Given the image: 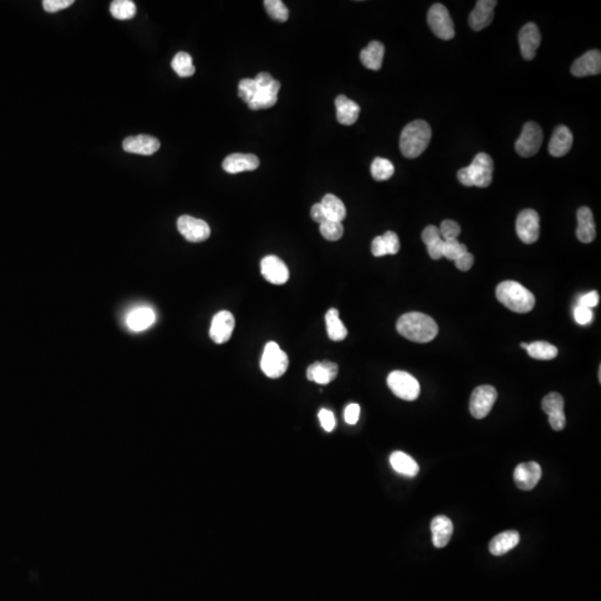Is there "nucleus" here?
<instances>
[{
    "mask_svg": "<svg viewBox=\"0 0 601 601\" xmlns=\"http://www.w3.org/2000/svg\"><path fill=\"white\" fill-rule=\"evenodd\" d=\"M493 161L486 153H479L468 167L458 172V180L462 185L488 187L493 182Z\"/></svg>",
    "mask_w": 601,
    "mask_h": 601,
    "instance_id": "nucleus-4",
    "label": "nucleus"
},
{
    "mask_svg": "<svg viewBox=\"0 0 601 601\" xmlns=\"http://www.w3.org/2000/svg\"><path fill=\"white\" fill-rule=\"evenodd\" d=\"M427 24L436 37L443 40H450L456 35L453 21L447 7L441 3H434L427 12Z\"/></svg>",
    "mask_w": 601,
    "mask_h": 601,
    "instance_id": "nucleus-7",
    "label": "nucleus"
},
{
    "mask_svg": "<svg viewBox=\"0 0 601 601\" xmlns=\"http://www.w3.org/2000/svg\"><path fill=\"white\" fill-rule=\"evenodd\" d=\"M439 231L443 241H451V239H458V236L461 233V227L457 222L445 220L441 223Z\"/></svg>",
    "mask_w": 601,
    "mask_h": 601,
    "instance_id": "nucleus-41",
    "label": "nucleus"
},
{
    "mask_svg": "<svg viewBox=\"0 0 601 601\" xmlns=\"http://www.w3.org/2000/svg\"><path fill=\"white\" fill-rule=\"evenodd\" d=\"M577 221V239L582 243L593 242L596 237V224L591 209L586 207L578 209Z\"/></svg>",
    "mask_w": 601,
    "mask_h": 601,
    "instance_id": "nucleus-22",
    "label": "nucleus"
},
{
    "mask_svg": "<svg viewBox=\"0 0 601 601\" xmlns=\"http://www.w3.org/2000/svg\"><path fill=\"white\" fill-rule=\"evenodd\" d=\"M543 475L541 467L534 461L520 463L513 472L515 484L522 491H530L534 489Z\"/></svg>",
    "mask_w": 601,
    "mask_h": 601,
    "instance_id": "nucleus-12",
    "label": "nucleus"
},
{
    "mask_svg": "<svg viewBox=\"0 0 601 601\" xmlns=\"http://www.w3.org/2000/svg\"><path fill=\"white\" fill-rule=\"evenodd\" d=\"M339 366L335 363L330 361H322L314 362L309 366L307 371V377L309 381H313L318 384H329L338 377Z\"/></svg>",
    "mask_w": 601,
    "mask_h": 601,
    "instance_id": "nucleus-20",
    "label": "nucleus"
},
{
    "mask_svg": "<svg viewBox=\"0 0 601 601\" xmlns=\"http://www.w3.org/2000/svg\"><path fill=\"white\" fill-rule=\"evenodd\" d=\"M384 239V248H386V254L390 255H395L400 250V241L394 232L389 231L382 235Z\"/></svg>",
    "mask_w": 601,
    "mask_h": 601,
    "instance_id": "nucleus-42",
    "label": "nucleus"
},
{
    "mask_svg": "<svg viewBox=\"0 0 601 601\" xmlns=\"http://www.w3.org/2000/svg\"><path fill=\"white\" fill-rule=\"evenodd\" d=\"M335 108L336 118L340 124L346 126L353 125L357 121L361 112L359 105L353 100L349 99L344 95H339L335 98Z\"/></svg>",
    "mask_w": 601,
    "mask_h": 601,
    "instance_id": "nucleus-25",
    "label": "nucleus"
},
{
    "mask_svg": "<svg viewBox=\"0 0 601 601\" xmlns=\"http://www.w3.org/2000/svg\"><path fill=\"white\" fill-rule=\"evenodd\" d=\"M574 136L568 127L560 125L551 136L549 142V153L554 157H563L571 150Z\"/></svg>",
    "mask_w": 601,
    "mask_h": 601,
    "instance_id": "nucleus-21",
    "label": "nucleus"
},
{
    "mask_svg": "<svg viewBox=\"0 0 601 601\" xmlns=\"http://www.w3.org/2000/svg\"><path fill=\"white\" fill-rule=\"evenodd\" d=\"M384 57V46L382 43L373 42L368 45V47L364 48L360 54V59L362 62L363 66H366L368 69L372 71H379L382 67Z\"/></svg>",
    "mask_w": 601,
    "mask_h": 601,
    "instance_id": "nucleus-28",
    "label": "nucleus"
},
{
    "mask_svg": "<svg viewBox=\"0 0 601 601\" xmlns=\"http://www.w3.org/2000/svg\"><path fill=\"white\" fill-rule=\"evenodd\" d=\"M254 80H255V83H257L259 89H266V87H268V86L271 85V84L274 82V78L271 76V74L263 71V73H259V74L254 78Z\"/></svg>",
    "mask_w": 601,
    "mask_h": 601,
    "instance_id": "nucleus-51",
    "label": "nucleus"
},
{
    "mask_svg": "<svg viewBox=\"0 0 601 601\" xmlns=\"http://www.w3.org/2000/svg\"><path fill=\"white\" fill-rule=\"evenodd\" d=\"M397 330L412 342L427 343L436 339L439 327L431 316L420 312H410L399 318Z\"/></svg>",
    "mask_w": 601,
    "mask_h": 601,
    "instance_id": "nucleus-1",
    "label": "nucleus"
},
{
    "mask_svg": "<svg viewBox=\"0 0 601 601\" xmlns=\"http://www.w3.org/2000/svg\"><path fill=\"white\" fill-rule=\"evenodd\" d=\"M388 386L393 394L405 401H414L419 398L421 388L416 377L408 372L393 371L388 377Z\"/></svg>",
    "mask_w": 601,
    "mask_h": 601,
    "instance_id": "nucleus-6",
    "label": "nucleus"
},
{
    "mask_svg": "<svg viewBox=\"0 0 601 601\" xmlns=\"http://www.w3.org/2000/svg\"><path fill=\"white\" fill-rule=\"evenodd\" d=\"M311 216H312L313 220L318 223V224H322L323 222L327 221V217H325V212H323V209H322L321 203L314 204L312 207V209H311Z\"/></svg>",
    "mask_w": 601,
    "mask_h": 601,
    "instance_id": "nucleus-52",
    "label": "nucleus"
},
{
    "mask_svg": "<svg viewBox=\"0 0 601 601\" xmlns=\"http://www.w3.org/2000/svg\"><path fill=\"white\" fill-rule=\"evenodd\" d=\"M473 262H475V257L472 255L471 253L463 254L459 259H456L454 263H456V266L459 268L460 271L467 272L472 268L473 266Z\"/></svg>",
    "mask_w": 601,
    "mask_h": 601,
    "instance_id": "nucleus-47",
    "label": "nucleus"
},
{
    "mask_svg": "<svg viewBox=\"0 0 601 601\" xmlns=\"http://www.w3.org/2000/svg\"><path fill=\"white\" fill-rule=\"evenodd\" d=\"M394 174V166L389 159L377 157L371 165V175L377 182H384L391 178Z\"/></svg>",
    "mask_w": 601,
    "mask_h": 601,
    "instance_id": "nucleus-34",
    "label": "nucleus"
},
{
    "mask_svg": "<svg viewBox=\"0 0 601 601\" xmlns=\"http://www.w3.org/2000/svg\"><path fill=\"white\" fill-rule=\"evenodd\" d=\"M565 400L563 395L557 392L549 393L543 400V410L548 416H563Z\"/></svg>",
    "mask_w": 601,
    "mask_h": 601,
    "instance_id": "nucleus-36",
    "label": "nucleus"
},
{
    "mask_svg": "<svg viewBox=\"0 0 601 601\" xmlns=\"http://www.w3.org/2000/svg\"><path fill=\"white\" fill-rule=\"evenodd\" d=\"M575 318L579 325H588L593 318V312H591V309H587V307H578L575 309Z\"/></svg>",
    "mask_w": 601,
    "mask_h": 601,
    "instance_id": "nucleus-48",
    "label": "nucleus"
},
{
    "mask_svg": "<svg viewBox=\"0 0 601 601\" xmlns=\"http://www.w3.org/2000/svg\"><path fill=\"white\" fill-rule=\"evenodd\" d=\"M318 419H320V422H321L322 427H323L327 432H331V431L334 430L336 422L335 416H334L332 411L327 409H322L321 411L318 412Z\"/></svg>",
    "mask_w": 601,
    "mask_h": 601,
    "instance_id": "nucleus-44",
    "label": "nucleus"
},
{
    "mask_svg": "<svg viewBox=\"0 0 601 601\" xmlns=\"http://www.w3.org/2000/svg\"><path fill=\"white\" fill-rule=\"evenodd\" d=\"M156 321V314L153 309L148 307H139L130 311L127 316V327L134 332L148 330V327Z\"/></svg>",
    "mask_w": 601,
    "mask_h": 601,
    "instance_id": "nucleus-24",
    "label": "nucleus"
},
{
    "mask_svg": "<svg viewBox=\"0 0 601 601\" xmlns=\"http://www.w3.org/2000/svg\"><path fill=\"white\" fill-rule=\"evenodd\" d=\"M571 73L576 77L591 76L601 73V53L593 49L579 57L571 66Z\"/></svg>",
    "mask_w": 601,
    "mask_h": 601,
    "instance_id": "nucleus-17",
    "label": "nucleus"
},
{
    "mask_svg": "<svg viewBox=\"0 0 601 601\" xmlns=\"http://www.w3.org/2000/svg\"><path fill=\"white\" fill-rule=\"evenodd\" d=\"M257 92V85L255 80L244 78L239 84V96L244 103L248 104L253 99Z\"/></svg>",
    "mask_w": 601,
    "mask_h": 601,
    "instance_id": "nucleus-40",
    "label": "nucleus"
},
{
    "mask_svg": "<svg viewBox=\"0 0 601 601\" xmlns=\"http://www.w3.org/2000/svg\"><path fill=\"white\" fill-rule=\"evenodd\" d=\"M177 228L189 242H204L211 235V228L207 222L193 216H180L177 221Z\"/></svg>",
    "mask_w": 601,
    "mask_h": 601,
    "instance_id": "nucleus-11",
    "label": "nucleus"
},
{
    "mask_svg": "<svg viewBox=\"0 0 601 601\" xmlns=\"http://www.w3.org/2000/svg\"><path fill=\"white\" fill-rule=\"evenodd\" d=\"M259 161L253 154H231L223 162V168L228 174H239L242 172L255 171Z\"/></svg>",
    "mask_w": 601,
    "mask_h": 601,
    "instance_id": "nucleus-19",
    "label": "nucleus"
},
{
    "mask_svg": "<svg viewBox=\"0 0 601 601\" xmlns=\"http://www.w3.org/2000/svg\"><path fill=\"white\" fill-rule=\"evenodd\" d=\"M527 352L531 357L543 361L554 359L558 355V349L545 341H537L528 344Z\"/></svg>",
    "mask_w": 601,
    "mask_h": 601,
    "instance_id": "nucleus-32",
    "label": "nucleus"
},
{
    "mask_svg": "<svg viewBox=\"0 0 601 601\" xmlns=\"http://www.w3.org/2000/svg\"><path fill=\"white\" fill-rule=\"evenodd\" d=\"M110 14L119 21L132 19L136 15V5L130 0H115L110 3Z\"/></svg>",
    "mask_w": 601,
    "mask_h": 601,
    "instance_id": "nucleus-35",
    "label": "nucleus"
},
{
    "mask_svg": "<svg viewBox=\"0 0 601 601\" xmlns=\"http://www.w3.org/2000/svg\"><path fill=\"white\" fill-rule=\"evenodd\" d=\"M289 368V357L284 351L281 350L279 344L275 342H268L266 345L261 359V368L266 377L277 379L285 373Z\"/></svg>",
    "mask_w": 601,
    "mask_h": 601,
    "instance_id": "nucleus-5",
    "label": "nucleus"
},
{
    "mask_svg": "<svg viewBox=\"0 0 601 601\" xmlns=\"http://www.w3.org/2000/svg\"><path fill=\"white\" fill-rule=\"evenodd\" d=\"M498 398L497 390L491 386H478L470 398V413L475 419H484L493 410Z\"/></svg>",
    "mask_w": 601,
    "mask_h": 601,
    "instance_id": "nucleus-9",
    "label": "nucleus"
},
{
    "mask_svg": "<svg viewBox=\"0 0 601 601\" xmlns=\"http://www.w3.org/2000/svg\"><path fill=\"white\" fill-rule=\"evenodd\" d=\"M159 148L161 143L153 136H130L123 142V148L128 153L139 154L145 156H150L156 153Z\"/></svg>",
    "mask_w": 601,
    "mask_h": 601,
    "instance_id": "nucleus-18",
    "label": "nucleus"
},
{
    "mask_svg": "<svg viewBox=\"0 0 601 601\" xmlns=\"http://www.w3.org/2000/svg\"><path fill=\"white\" fill-rule=\"evenodd\" d=\"M235 327V318L228 311H221L214 316L209 329V336L217 344H223L231 339Z\"/></svg>",
    "mask_w": 601,
    "mask_h": 601,
    "instance_id": "nucleus-13",
    "label": "nucleus"
},
{
    "mask_svg": "<svg viewBox=\"0 0 601 601\" xmlns=\"http://www.w3.org/2000/svg\"><path fill=\"white\" fill-rule=\"evenodd\" d=\"M543 142V133L541 127L534 121H529L522 128L515 148L520 156H534L539 152Z\"/></svg>",
    "mask_w": 601,
    "mask_h": 601,
    "instance_id": "nucleus-8",
    "label": "nucleus"
},
{
    "mask_svg": "<svg viewBox=\"0 0 601 601\" xmlns=\"http://www.w3.org/2000/svg\"><path fill=\"white\" fill-rule=\"evenodd\" d=\"M320 232L327 241H339L344 233V227L341 222L327 221L320 224Z\"/></svg>",
    "mask_w": 601,
    "mask_h": 601,
    "instance_id": "nucleus-38",
    "label": "nucleus"
},
{
    "mask_svg": "<svg viewBox=\"0 0 601 601\" xmlns=\"http://www.w3.org/2000/svg\"><path fill=\"white\" fill-rule=\"evenodd\" d=\"M172 68L180 77H191L195 74L192 57L185 51H180L175 55L172 60Z\"/></svg>",
    "mask_w": 601,
    "mask_h": 601,
    "instance_id": "nucleus-33",
    "label": "nucleus"
},
{
    "mask_svg": "<svg viewBox=\"0 0 601 601\" xmlns=\"http://www.w3.org/2000/svg\"><path fill=\"white\" fill-rule=\"evenodd\" d=\"M261 272L266 281L275 285L286 283L290 277L285 263L275 255H268L262 259Z\"/></svg>",
    "mask_w": 601,
    "mask_h": 601,
    "instance_id": "nucleus-14",
    "label": "nucleus"
},
{
    "mask_svg": "<svg viewBox=\"0 0 601 601\" xmlns=\"http://www.w3.org/2000/svg\"><path fill=\"white\" fill-rule=\"evenodd\" d=\"M432 130L430 125L422 119H416L404 127L400 136V150L407 158L420 156L430 143Z\"/></svg>",
    "mask_w": 601,
    "mask_h": 601,
    "instance_id": "nucleus-2",
    "label": "nucleus"
},
{
    "mask_svg": "<svg viewBox=\"0 0 601 601\" xmlns=\"http://www.w3.org/2000/svg\"><path fill=\"white\" fill-rule=\"evenodd\" d=\"M520 536L515 530L504 531L497 534L489 543V550L493 556H504L518 545Z\"/></svg>",
    "mask_w": 601,
    "mask_h": 601,
    "instance_id": "nucleus-27",
    "label": "nucleus"
},
{
    "mask_svg": "<svg viewBox=\"0 0 601 601\" xmlns=\"http://www.w3.org/2000/svg\"><path fill=\"white\" fill-rule=\"evenodd\" d=\"M498 1L495 0H479L475 9L469 16V25L475 32L484 30L493 23V12Z\"/></svg>",
    "mask_w": 601,
    "mask_h": 601,
    "instance_id": "nucleus-16",
    "label": "nucleus"
},
{
    "mask_svg": "<svg viewBox=\"0 0 601 601\" xmlns=\"http://www.w3.org/2000/svg\"><path fill=\"white\" fill-rule=\"evenodd\" d=\"M360 405L357 403L349 404L348 407L345 408L344 420L348 425H357L360 418Z\"/></svg>",
    "mask_w": 601,
    "mask_h": 601,
    "instance_id": "nucleus-46",
    "label": "nucleus"
},
{
    "mask_svg": "<svg viewBox=\"0 0 601 601\" xmlns=\"http://www.w3.org/2000/svg\"><path fill=\"white\" fill-rule=\"evenodd\" d=\"M443 244H445V241L441 239L439 241H436V242L432 243V244L427 245V252L430 254L431 259H440L441 257H443Z\"/></svg>",
    "mask_w": 601,
    "mask_h": 601,
    "instance_id": "nucleus-50",
    "label": "nucleus"
},
{
    "mask_svg": "<svg viewBox=\"0 0 601 601\" xmlns=\"http://www.w3.org/2000/svg\"><path fill=\"white\" fill-rule=\"evenodd\" d=\"M495 295L500 303L516 313H528L536 305L534 295L516 281H504L497 286Z\"/></svg>",
    "mask_w": 601,
    "mask_h": 601,
    "instance_id": "nucleus-3",
    "label": "nucleus"
},
{
    "mask_svg": "<svg viewBox=\"0 0 601 601\" xmlns=\"http://www.w3.org/2000/svg\"><path fill=\"white\" fill-rule=\"evenodd\" d=\"M264 7L272 19L284 23L289 19L290 12L287 7L281 0H266Z\"/></svg>",
    "mask_w": 601,
    "mask_h": 601,
    "instance_id": "nucleus-37",
    "label": "nucleus"
},
{
    "mask_svg": "<svg viewBox=\"0 0 601 601\" xmlns=\"http://www.w3.org/2000/svg\"><path fill=\"white\" fill-rule=\"evenodd\" d=\"M281 89V84L279 80H275L271 85L266 89H259L254 96L253 99L250 100L248 104V107L252 110H259V109L271 108L274 106L277 102V94Z\"/></svg>",
    "mask_w": 601,
    "mask_h": 601,
    "instance_id": "nucleus-26",
    "label": "nucleus"
},
{
    "mask_svg": "<svg viewBox=\"0 0 601 601\" xmlns=\"http://www.w3.org/2000/svg\"><path fill=\"white\" fill-rule=\"evenodd\" d=\"M390 463H391V467L394 469V471L398 472L400 475H405V477H416L420 471V467H419L416 460L410 457L409 454L404 453L402 451L393 452L390 457Z\"/></svg>",
    "mask_w": 601,
    "mask_h": 601,
    "instance_id": "nucleus-29",
    "label": "nucleus"
},
{
    "mask_svg": "<svg viewBox=\"0 0 601 601\" xmlns=\"http://www.w3.org/2000/svg\"><path fill=\"white\" fill-rule=\"evenodd\" d=\"M516 231L522 242L534 244L540 235L539 214L534 209H523L517 217Z\"/></svg>",
    "mask_w": 601,
    "mask_h": 601,
    "instance_id": "nucleus-10",
    "label": "nucleus"
},
{
    "mask_svg": "<svg viewBox=\"0 0 601 601\" xmlns=\"http://www.w3.org/2000/svg\"><path fill=\"white\" fill-rule=\"evenodd\" d=\"M468 252V248L466 245L460 243L458 239H451V241H445L443 244V255L445 259L450 261H456L459 259L461 255Z\"/></svg>",
    "mask_w": 601,
    "mask_h": 601,
    "instance_id": "nucleus-39",
    "label": "nucleus"
},
{
    "mask_svg": "<svg viewBox=\"0 0 601 601\" xmlns=\"http://www.w3.org/2000/svg\"><path fill=\"white\" fill-rule=\"evenodd\" d=\"M541 43L539 28L534 23H528L519 32V45L523 58L531 60L536 56L537 49Z\"/></svg>",
    "mask_w": 601,
    "mask_h": 601,
    "instance_id": "nucleus-15",
    "label": "nucleus"
},
{
    "mask_svg": "<svg viewBox=\"0 0 601 601\" xmlns=\"http://www.w3.org/2000/svg\"><path fill=\"white\" fill-rule=\"evenodd\" d=\"M321 205L327 220L342 223L346 216V209L342 200L336 198L335 195L327 194L322 200Z\"/></svg>",
    "mask_w": 601,
    "mask_h": 601,
    "instance_id": "nucleus-30",
    "label": "nucleus"
},
{
    "mask_svg": "<svg viewBox=\"0 0 601 601\" xmlns=\"http://www.w3.org/2000/svg\"><path fill=\"white\" fill-rule=\"evenodd\" d=\"M441 239L443 237L440 234L439 227L434 226V225H429L422 232V241L427 246Z\"/></svg>",
    "mask_w": 601,
    "mask_h": 601,
    "instance_id": "nucleus-45",
    "label": "nucleus"
},
{
    "mask_svg": "<svg viewBox=\"0 0 601 601\" xmlns=\"http://www.w3.org/2000/svg\"><path fill=\"white\" fill-rule=\"evenodd\" d=\"M520 346H521L522 349H526V350H527L528 344L527 343H521V344H520Z\"/></svg>",
    "mask_w": 601,
    "mask_h": 601,
    "instance_id": "nucleus-53",
    "label": "nucleus"
},
{
    "mask_svg": "<svg viewBox=\"0 0 601 601\" xmlns=\"http://www.w3.org/2000/svg\"><path fill=\"white\" fill-rule=\"evenodd\" d=\"M432 541L436 548H443L450 543L453 534V523L448 517L436 516L431 522Z\"/></svg>",
    "mask_w": 601,
    "mask_h": 601,
    "instance_id": "nucleus-23",
    "label": "nucleus"
},
{
    "mask_svg": "<svg viewBox=\"0 0 601 601\" xmlns=\"http://www.w3.org/2000/svg\"><path fill=\"white\" fill-rule=\"evenodd\" d=\"M325 322H327V335L332 341H343L348 335V330L343 325V322L340 320L339 311L336 309H331L327 311L325 316Z\"/></svg>",
    "mask_w": 601,
    "mask_h": 601,
    "instance_id": "nucleus-31",
    "label": "nucleus"
},
{
    "mask_svg": "<svg viewBox=\"0 0 601 601\" xmlns=\"http://www.w3.org/2000/svg\"><path fill=\"white\" fill-rule=\"evenodd\" d=\"M73 3H74L73 0H44L43 6L46 12L54 14V12L71 7Z\"/></svg>",
    "mask_w": 601,
    "mask_h": 601,
    "instance_id": "nucleus-43",
    "label": "nucleus"
},
{
    "mask_svg": "<svg viewBox=\"0 0 601 601\" xmlns=\"http://www.w3.org/2000/svg\"><path fill=\"white\" fill-rule=\"evenodd\" d=\"M598 303L599 295L596 291L588 293V294L582 295V296L579 298V307H587V309H591V307H597Z\"/></svg>",
    "mask_w": 601,
    "mask_h": 601,
    "instance_id": "nucleus-49",
    "label": "nucleus"
}]
</instances>
